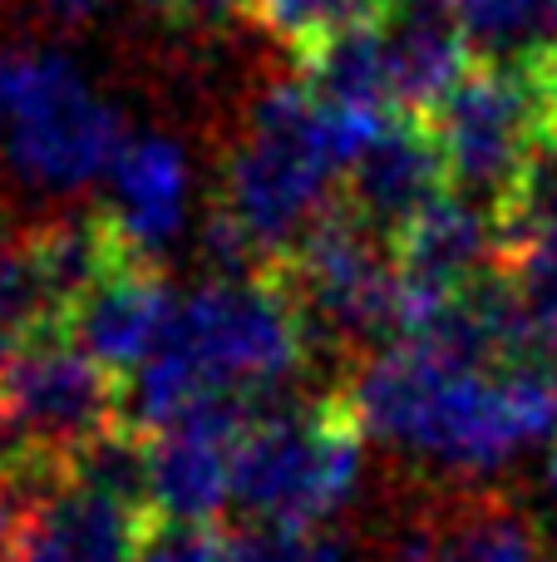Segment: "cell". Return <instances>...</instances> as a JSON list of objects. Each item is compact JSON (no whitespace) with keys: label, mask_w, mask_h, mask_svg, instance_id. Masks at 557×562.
Listing matches in <instances>:
<instances>
[{"label":"cell","mask_w":557,"mask_h":562,"mask_svg":"<svg viewBox=\"0 0 557 562\" xmlns=\"http://www.w3.org/2000/svg\"><path fill=\"white\" fill-rule=\"evenodd\" d=\"M306 316L272 272L183 291L158 350L118 390V425L154 439L217 395L266 409L306 360Z\"/></svg>","instance_id":"7a4b0ae2"},{"label":"cell","mask_w":557,"mask_h":562,"mask_svg":"<svg viewBox=\"0 0 557 562\" xmlns=\"http://www.w3.org/2000/svg\"><path fill=\"white\" fill-rule=\"evenodd\" d=\"M173 306L178 296L168 291L154 262H124L69 311L65 330L109 375H134L158 350L168 321H173Z\"/></svg>","instance_id":"30bf717a"},{"label":"cell","mask_w":557,"mask_h":562,"mask_svg":"<svg viewBox=\"0 0 557 562\" xmlns=\"http://www.w3.org/2000/svg\"><path fill=\"white\" fill-rule=\"evenodd\" d=\"M148 518L154 514L94 494L65 474V484L35 508L15 553L25 562H134Z\"/></svg>","instance_id":"4fadbf2b"},{"label":"cell","mask_w":557,"mask_h":562,"mask_svg":"<svg viewBox=\"0 0 557 562\" xmlns=\"http://www.w3.org/2000/svg\"><path fill=\"white\" fill-rule=\"evenodd\" d=\"M0 562H25V558H20V553H0Z\"/></svg>","instance_id":"f546056e"},{"label":"cell","mask_w":557,"mask_h":562,"mask_svg":"<svg viewBox=\"0 0 557 562\" xmlns=\"http://www.w3.org/2000/svg\"><path fill=\"white\" fill-rule=\"evenodd\" d=\"M341 405L361 439L474 484L557 429V370L538 360L464 366L430 346H385L355 370Z\"/></svg>","instance_id":"6da1fadb"},{"label":"cell","mask_w":557,"mask_h":562,"mask_svg":"<svg viewBox=\"0 0 557 562\" xmlns=\"http://www.w3.org/2000/svg\"><path fill=\"white\" fill-rule=\"evenodd\" d=\"M345 178H351L355 213L371 227H395L400 233L414 213H424L434 198H444L450 168H444V154L424 119L395 114L390 128L355 158Z\"/></svg>","instance_id":"7c38bea8"},{"label":"cell","mask_w":557,"mask_h":562,"mask_svg":"<svg viewBox=\"0 0 557 562\" xmlns=\"http://www.w3.org/2000/svg\"><path fill=\"white\" fill-rule=\"evenodd\" d=\"M385 15V10H380ZM390 35V94L395 114L430 119L469 79L474 49L450 15H385Z\"/></svg>","instance_id":"5bb4252c"},{"label":"cell","mask_w":557,"mask_h":562,"mask_svg":"<svg viewBox=\"0 0 557 562\" xmlns=\"http://www.w3.org/2000/svg\"><path fill=\"white\" fill-rule=\"evenodd\" d=\"M503 252L493 213H484L474 198L444 193L424 213H414L390 237L395 272L430 296H464L474 281L489 277V257Z\"/></svg>","instance_id":"8fae6325"},{"label":"cell","mask_w":557,"mask_h":562,"mask_svg":"<svg viewBox=\"0 0 557 562\" xmlns=\"http://www.w3.org/2000/svg\"><path fill=\"white\" fill-rule=\"evenodd\" d=\"M262 409L247 400L217 395L193 405L183 419L148 439L154 454V518L173 524H213L232 498V464L247 429Z\"/></svg>","instance_id":"ba28073f"},{"label":"cell","mask_w":557,"mask_h":562,"mask_svg":"<svg viewBox=\"0 0 557 562\" xmlns=\"http://www.w3.org/2000/svg\"><path fill=\"white\" fill-rule=\"evenodd\" d=\"M365 439L345 405L266 409L237 445L232 498L272 533L331 528L361 488Z\"/></svg>","instance_id":"5b68a950"},{"label":"cell","mask_w":557,"mask_h":562,"mask_svg":"<svg viewBox=\"0 0 557 562\" xmlns=\"http://www.w3.org/2000/svg\"><path fill=\"white\" fill-rule=\"evenodd\" d=\"M118 390L104 366L69 340V330L30 336L0 370V429L10 449L69 459L118 425Z\"/></svg>","instance_id":"8992f818"},{"label":"cell","mask_w":557,"mask_h":562,"mask_svg":"<svg viewBox=\"0 0 557 562\" xmlns=\"http://www.w3.org/2000/svg\"><path fill=\"white\" fill-rule=\"evenodd\" d=\"M144 5L154 10L158 20H168V25L217 30V25H227V20H232L237 10L252 5V0H144Z\"/></svg>","instance_id":"603a6c76"},{"label":"cell","mask_w":557,"mask_h":562,"mask_svg":"<svg viewBox=\"0 0 557 562\" xmlns=\"http://www.w3.org/2000/svg\"><path fill=\"white\" fill-rule=\"evenodd\" d=\"M227 562H296V553H292V538L286 533L262 528V533L227 538Z\"/></svg>","instance_id":"cb8c5ba5"},{"label":"cell","mask_w":557,"mask_h":562,"mask_svg":"<svg viewBox=\"0 0 557 562\" xmlns=\"http://www.w3.org/2000/svg\"><path fill=\"white\" fill-rule=\"evenodd\" d=\"M444 508H405L385 524L371 562H440Z\"/></svg>","instance_id":"7402d4cb"},{"label":"cell","mask_w":557,"mask_h":562,"mask_svg":"<svg viewBox=\"0 0 557 562\" xmlns=\"http://www.w3.org/2000/svg\"><path fill=\"white\" fill-rule=\"evenodd\" d=\"M128 128L69 55L0 35V158L39 193H84L114 173Z\"/></svg>","instance_id":"277c9868"},{"label":"cell","mask_w":557,"mask_h":562,"mask_svg":"<svg viewBox=\"0 0 557 562\" xmlns=\"http://www.w3.org/2000/svg\"><path fill=\"white\" fill-rule=\"evenodd\" d=\"M553 562H557V558H553Z\"/></svg>","instance_id":"4dcf8cb0"},{"label":"cell","mask_w":557,"mask_h":562,"mask_svg":"<svg viewBox=\"0 0 557 562\" xmlns=\"http://www.w3.org/2000/svg\"><path fill=\"white\" fill-rule=\"evenodd\" d=\"M454 20L474 65L543 69L557 59V0H459Z\"/></svg>","instance_id":"e0dca14e"},{"label":"cell","mask_w":557,"mask_h":562,"mask_svg":"<svg viewBox=\"0 0 557 562\" xmlns=\"http://www.w3.org/2000/svg\"><path fill=\"white\" fill-rule=\"evenodd\" d=\"M440 562H548L543 538L523 508L503 498H469L444 508Z\"/></svg>","instance_id":"ac0fdd59"},{"label":"cell","mask_w":557,"mask_h":562,"mask_svg":"<svg viewBox=\"0 0 557 562\" xmlns=\"http://www.w3.org/2000/svg\"><path fill=\"white\" fill-rule=\"evenodd\" d=\"M336 173L341 158L331 148L326 99L306 79L266 85L247 109V128L223 173V213L242 227L266 272L292 262L311 227L331 213Z\"/></svg>","instance_id":"3957f363"},{"label":"cell","mask_w":557,"mask_h":562,"mask_svg":"<svg viewBox=\"0 0 557 562\" xmlns=\"http://www.w3.org/2000/svg\"><path fill=\"white\" fill-rule=\"evenodd\" d=\"M247 10H252L276 40H286L292 55L311 49L316 40L336 35V30L355 25V20L375 15L371 0H252Z\"/></svg>","instance_id":"ffe728a7"},{"label":"cell","mask_w":557,"mask_h":562,"mask_svg":"<svg viewBox=\"0 0 557 562\" xmlns=\"http://www.w3.org/2000/svg\"><path fill=\"white\" fill-rule=\"evenodd\" d=\"M193 213V168H187V148L173 134H128L118 148L114 173H109V207L104 223L124 257L134 262H154L163 247H173Z\"/></svg>","instance_id":"9c48e42d"},{"label":"cell","mask_w":557,"mask_h":562,"mask_svg":"<svg viewBox=\"0 0 557 562\" xmlns=\"http://www.w3.org/2000/svg\"><path fill=\"white\" fill-rule=\"evenodd\" d=\"M385 15H450L459 0H380Z\"/></svg>","instance_id":"484cf974"},{"label":"cell","mask_w":557,"mask_h":562,"mask_svg":"<svg viewBox=\"0 0 557 562\" xmlns=\"http://www.w3.org/2000/svg\"><path fill=\"white\" fill-rule=\"evenodd\" d=\"M493 227H499L503 257L528 243L557 237V134L538 138V148L528 154L513 188L493 203Z\"/></svg>","instance_id":"d6986e66"},{"label":"cell","mask_w":557,"mask_h":562,"mask_svg":"<svg viewBox=\"0 0 557 562\" xmlns=\"http://www.w3.org/2000/svg\"><path fill=\"white\" fill-rule=\"evenodd\" d=\"M538 75V89H543V119H548V134H557V59L543 69H533Z\"/></svg>","instance_id":"4316f807"},{"label":"cell","mask_w":557,"mask_h":562,"mask_svg":"<svg viewBox=\"0 0 557 562\" xmlns=\"http://www.w3.org/2000/svg\"><path fill=\"white\" fill-rule=\"evenodd\" d=\"M548 494L557 498V439H553V454H548Z\"/></svg>","instance_id":"83f0119b"},{"label":"cell","mask_w":557,"mask_h":562,"mask_svg":"<svg viewBox=\"0 0 557 562\" xmlns=\"http://www.w3.org/2000/svg\"><path fill=\"white\" fill-rule=\"evenodd\" d=\"M134 562H227V538L213 524H173L148 518Z\"/></svg>","instance_id":"44dd1931"},{"label":"cell","mask_w":557,"mask_h":562,"mask_svg":"<svg viewBox=\"0 0 557 562\" xmlns=\"http://www.w3.org/2000/svg\"><path fill=\"white\" fill-rule=\"evenodd\" d=\"M10 454V439H5V429H0V459H5Z\"/></svg>","instance_id":"f1b7e54d"},{"label":"cell","mask_w":557,"mask_h":562,"mask_svg":"<svg viewBox=\"0 0 557 562\" xmlns=\"http://www.w3.org/2000/svg\"><path fill=\"white\" fill-rule=\"evenodd\" d=\"M424 124L454 183L493 198L509 193L538 138L548 134L538 75L503 65H474L469 79Z\"/></svg>","instance_id":"52a82bcc"},{"label":"cell","mask_w":557,"mask_h":562,"mask_svg":"<svg viewBox=\"0 0 557 562\" xmlns=\"http://www.w3.org/2000/svg\"><path fill=\"white\" fill-rule=\"evenodd\" d=\"M109 5H114V0H30V10H35L39 20H49V25H65V30L94 25L99 15H109Z\"/></svg>","instance_id":"d4e9b609"},{"label":"cell","mask_w":557,"mask_h":562,"mask_svg":"<svg viewBox=\"0 0 557 562\" xmlns=\"http://www.w3.org/2000/svg\"><path fill=\"white\" fill-rule=\"evenodd\" d=\"M25 243H30L35 277H39V286H45L59 321H69V311L114 272V267L134 262V257H124V247L114 243L104 217H55V223L30 227Z\"/></svg>","instance_id":"2e32d148"},{"label":"cell","mask_w":557,"mask_h":562,"mask_svg":"<svg viewBox=\"0 0 557 562\" xmlns=\"http://www.w3.org/2000/svg\"><path fill=\"white\" fill-rule=\"evenodd\" d=\"M306 85L326 99V104H351V109H390V35H385V15H365L355 25L336 30V35L316 40L311 49L296 55Z\"/></svg>","instance_id":"9a60e30c"}]
</instances>
